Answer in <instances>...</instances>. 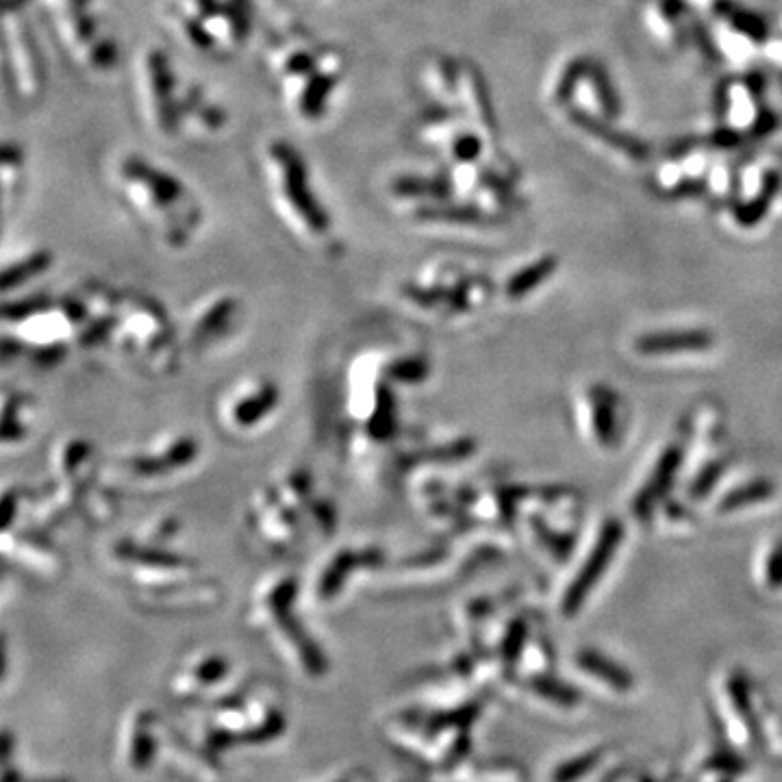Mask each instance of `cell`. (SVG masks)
Instances as JSON below:
<instances>
[{"label": "cell", "instance_id": "6da1fadb", "mask_svg": "<svg viewBox=\"0 0 782 782\" xmlns=\"http://www.w3.org/2000/svg\"><path fill=\"white\" fill-rule=\"evenodd\" d=\"M300 580L292 572H274L261 578L252 589L246 622L255 633L266 637L276 654L305 678L326 672V657L318 641L298 617Z\"/></svg>", "mask_w": 782, "mask_h": 782}, {"label": "cell", "instance_id": "7a4b0ae2", "mask_svg": "<svg viewBox=\"0 0 782 782\" xmlns=\"http://www.w3.org/2000/svg\"><path fill=\"white\" fill-rule=\"evenodd\" d=\"M109 350L148 378H170L183 359L181 335L168 309L137 289H120Z\"/></svg>", "mask_w": 782, "mask_h": 782}, {"label": "cell", "instance_id": "3957f363", "mask_svg": "<svg viewBox=\"0 0 782 782\" xmlns=\"http://www.w3.org/2000/svg\"><path fill=\"white\" fill-rule=\"evenodd\" d=\"M120 183L129 203L161 244L172 250L192 244L203 222V211L181 179L150 166L142 157H129L120 166Z\"/></svg>", "mask_w": 782, "mask_h": 782}, {"label": "cell", "instance_id": "277c9868", "mask_svg": "<svg viewBox=\"0 0 782 782\" xmlns=\"http://www.w3.org/2000/svg\"><path fill=\"white\" fill-rule=\"evenodd\" d=\"M270 170L276 203L285 222L313 250L322 255H335L339 242L333 218L315 196L302 157L289 144L274 142L270 146Z\"/></svg>", "mask_w": 782, "mask_h": 782}, {"label": "cell", "instance_id": "5b68a950", "mask_svg": "<svg viewBox=\"0 0 782 782\" xmlns=\"http://www.w3.org/2000/svg\"><path fill=\"white\" fill-rule=\"evenodd\" d=\"M203 446L194 433H168L150 441L148 446L122 454L116 472L126 483L140 487H161L192 472Z\"/></svg>", "mask_w": 782, "mask_h": 782}, {"label": "cell", "instance_id": "8992f818", "mask_svg": "<svg viewBox=\"0 0 782 782\" xmlns=\"http://www.w3.org/2000/svg\"><path fill=\"white\" fill-rule=\"evenodd\" d=\"M244 326V300L231 292L200 298L185 315L181 335L183 355L207 359L229 346Z\"/></svg>", "mask_w": 782, "mask_h": 782}, {"label": "cell", "instance_id": "52a82bcc", "mask_svg": "<svg viewBox=\"0 0 782 782\" xmlns=\"http://www.w3.org/2000/svg\"><path fill=\"white\" fill-rule=\"evenodd\" d=\"M246 526L263 550L276 557H294L311 544L307 526L300 515L289 507L274 483L259 487L250 496L246 507Z\"/></svg>", "mask_w": 782, "mask_h": 782}, {"label": "cell", "instance_id": "ba28073f", "mask_svg": "<svg viewBox=\"0 0 782 782\" xmlns=\"http://www.w3.org/2000/svg\"><path fill=\"white\" fill-rule=\"evenodd\" d=\"M281 402V385L272 378L261 374L239 378L218 398L216 422L224 435L250 437L274 418Z\"/></svg>", "mask_w": 782, "mask_h": 782}, {"label": "cell", "instance_id": "9c48e42d", "mask_svg": "<svg viewBox=\"0 0 782 782\" xmlns=\"http://www.w3.org/2000/svg\"><path fill=\"white\" fill-rule=\"evenodd\" d=\"M387 565V552L374 541H350L326 557L311 580V598L318 607L342 598L357 578L374 574Z\"/></svg>", "mask_w": 782, "mask_h": 782}, {"label": "cell", "instance_id": "30bf717a", "mask_svg": "<svg viewBox=\"0 0 782 782\" xmlns=\"http://www.w3.org/2000/svg\"><path fill=\"white\" fill-rule=\"evenodd\" d=\"M478 281L472 276L452 274L444 268L426 270L398 283L396 298L400 305L424 315H459L474 307Z\"/></svg>", "mask_w": 782, "mask_h": 782}, {"label": "cell", "instance_id": "8fae6325", "mask_svg": "<svg viewBox=\"0 0 782 782\" xmlns=\"http://www.w3.org/2000/svg\"><path fill=\"white\" fill-rule=\"evenodd\" d=\"M100 457L90 439L63 437L50 448L48 470L50 485L63 491L72 502H77L85 520V502L90 491L100 483Z\"/></svg>", "mask_w": 782, "mask_h": 782}, {"label": "cell", "instance_id": "7c38bea8", "mask_svg": "<svg viewBox=\"0 0 782 782\" xmlns=\"http://www.w3.org/2000/svg\"><path fill=\"white\" fill-rule=\"evenodd\" d=\"M272 483L289 502V507L300 515L313 541H326L335 535L339 524L335 504L318 489L309 470L289 468L276 476Z\"/></svg>", "mask_w": 782, "mask_h": 782}, {"label": "cell", "instance_id": "4fadbf2b", "mask_svg": "<svg viewBox=\"0 0 782 782\" xmlns=\"http://www.w3.org/2000/svg\"><path fill=\"white\" fill-rule=\"evenodd\" d=\"M50 535L53 533L44 531L33 522L31 526H24L18 517L16 522L3 526L5 559H14L22 570L44 578L61 574L66 561H63V554Z\"/></svg>", "mask_w": 782, "mask_h": 782}, {"label": "cell", "instance_id": "5bb4252c", "mask_svg": "<svg viewBox=\"0 0 782 782\" xmlns=\"http://www.w3.org/2000/svg\"><path fill=\"white\" fill-rule=\"evenodd\" d=\"M135 596L142 607L159 613H194L218 607L224 594L216 578L198 572L166 585L135 591Z\"/></svg>", "mask_w": 782, "mask_h": 782}, {"label": "cell", "instance_id": "9a60e30c", "mask_svg": "<svg viewBox=\"0 0 782 782\" xmlns=\"http://www.w3.org/2000/svg\"><path fill=\"white\" fill-rule=\"evenodd\" d=\"M120 763L133 774H142L153 765L161 750L159 717L140 706L131 711L120 728Z\"/></svg>", "mask_w": 782, "mask_h": 782}, {"label": "cell", "instance_id": "2e32d148", "mask_svg": "<svg viewBox=\"0 0 782 782\" xmlns=\"http://www.w3.org/2000/svg\"><path fill=\"white\" fill-rule=\"evenodd\" d=\"M622 535H624V528L617 520H607V524L602 526L594 550L589 552V557L583 563V567H580L578 576L572 580V585L567 587V594L563 598V613L567 617H572L580 611L583 602L591 594V589L600 583L604 570H607L617 548H620Z\"/></svg>", "mask_w": 782, "mask_h": 782}, {"label": "cell", "instance_id": "e0dca14e", "mask_svg": "<svg viewBox=\"0 0 782 782\" xmlns=\"http://www.w3.org/2000/svg\"><path fill=\"white\" fill-rule=\"evenodd\" d=\"M231 678V663L218 652H198L189 657L170 680V693L181 700L209 696Z\"/></svg>", "mask_w": 782, "mask_h": 782}, {"label": "cell", "instance_id": "ac0fdd59", "mask_svg": "<svg viewBox=\"0 0 782 782\" xmlns=\"http://www.w3.org/2000/svg\"><path fill=\"white\" fill-rule=\"evenodd\" d=\"M161 750L166 752L168 761L174 763L172 767L179 769V772L187 778H192L194 782H220L222 774L216 767L218 763L213 761L211 752L203 754L200 746H194L192 741L185 739L179 733H172L170 728L161 726Z\"/></svg>", "mask_w": 782, "mask_h": 782}, {"label": "cell", "instance_id": "d6986e66", "mask_svg": "<svg viewBox=\"0 0 782 782\" xmlns=\"http://www.w3.org/2000/svg\"><path fill=\"white\" fill-rule=\"evenodd\" d=\"M55 266V255L48 248H31L24 250L22 255L7 259L0 274V292L3 298L22 294L24 289L33 285L37 279Z\"/></svg>", "mask_w": 782, "mask_h": 782}, {"label": "cell", "instance_id": "ffe728a7", "mask_svg": "<svg viewBox=\"0 0 782 782\" xmlns=\"http://www.w3.org/2000/svg\"><path fill=\"white\" fill-rule=\"evenodd\" d=\"M148 81H150V92H153L155 98V109H157V118L159 126L166 133H172L179 124V116L183 113L181 105L174 100V77L170 70V63L166 55L161 50H153L148 57Z\"/></svg>", "mask_w": 782, "mask_h": 782}, {"label": "cell", "instance_id": "44dd1931", "mask_svg": "<svg viewBox=\"0 0 782 782\" xmlns=\"http://www.w3.org/2000/svg\"><path fill=\"white\" fill-rule=\"evenodd\" d=\"M680 463H683V448L680 446H670L663 452L657 468H654L648 483L643 485V489L639 491L633 502V511L637 517H641V520L643 517H648L652 509L657 507V502L667 494V489H670V485L674 483V476L680 468Z\"/></svg>", "mask_w": 782, "mask_h": 782}, {"label": "cell", "instance_id": "7402d4cb", "mask_svg": "<svg viewBox=\"0 0 782 782\" xmlns=\"http://www.w3.org/2000/svg\"><path fill=\"white\" fill-rule=\"evenodd\" d=\"M33 398L20 389H3V448L22 446L31 435Z\"/></svg>", "mask_w": 782, "mask_h": 782}, {"label": "cell", "instance_id": "603a6c76", "mask_svg": "<svg viewBox=\"0 0 782 782\" xmlns=\"http://www.w3.org/2000/svg\"><path fill=\"white\" fill-rule=\"evenodd\" d=\"M713 337L706 331H678V333H650L635 342L641 355H683V352L709 350Z\"/></svg>", "mask_w": 782, "mask_h": 782}, {"label": "cell", "instance_id": "cb8c5ba5", "mask_svg": "<svg viewBox=\"0 0 782 782\" xmlns=\"http://www.w3.org/2000/svg\"><path fill=\"white\" fill-rule=\"evenodd\" d=\"M576 663L583 667L587 674H594L602 683L611 685L617 691H630L635 685L633 674L624 670L622 665H617L609 657H604L598 650H580Z\"/></svg>", "mask_w": 782, "mask_h": 782}, {"label": "cell", "instance_id": "d4e9b609", "mask_svg": "<svg viewBox=\"0 0 782 782\" xmlns=\"http://www.w3.org/2000/svg\"><path fill=\"white\" fill-rule=\"evenodd\" d=\"M337 77H339L337 66H331L329 70H324V72L315 70L311 74V77L307 79L305 90H302V94L298 98L302 116H307V118L320 116L326 107V100H329V94L333 92V87L337 83Z\"/></svg>", "mask_w": 782, "mask_h": 782}, {"label": "cell", "instance_id": "484cf974", "mask_svg": "<svg viewBox=\"0 0 782 782\" xmlns=\"http://www.w3.org/2000/svg\"><path fill=\"white\" fill-rule=\"evenodd\" d=\"M391 196L398 200H418V203H431V200H444L448 196V185L439 179H426V176H398L391 183Z\"/></svg>", "mask_w": 782, "mask_h": 782}, {"label": "cell", "instance_id": "4316f807", "mask_svg": "<svg viewBox=\"0 0 782 782\" xmlns=\"http://www.w3.org/2000/svg\"><path fill=\"white\" fill-rule=\"evenodd\" d=\"M557 266H559L557 259L544 257V259L531 263V266H526L524 270L515 272L507 283V296L513 300L524 298L528 292H533L535 287L544 283L548 276L557 270Z\"/></svg>", "mask_w": 782, "mask_h": 782}, {"label": "cell", "instance_id": "83f0119b", "mask_svg": "<svg viewBox=\"0 0 782 782\" xmlns=\"http://www.w3.org/2000/svg\"><path fill=\"white\" fill-rule=\"evenodd\" d=\"M594 396V431L602 446H613L617 437V415H615V396L609 389L596 387L591 391Z\"/></svg>", "mask_w": 782, "mask_h": 782}, {"label": "cell", "instance_id": "f1b7e54d", "mask_svg": "<svg viewBox=\"0 0 782 782\" xmlns=\"http://www.w3.org/2000/svg\"><path fill=\"white\" fill-rule=\"evenodd\" d=\"M774 483L767 481V478H756V481H750L746 485H741L739 489L730 491L720 502V513H735L739 509L752 507L756 502L769 500L774 496Z\"/></svg>", "mask_w": 782, "mask_h": 782}, {"label": "cell", "instance_id": "f546056e", "mask_svg": "<svg viewBox=\"0 0 782 782\" xmlns=\"http://www.w3.org/2000/svg\"><path fill=\"white\" fill-rule=\"evenodd\" d=\"M728 693H730V700H733L737 713L741 715L743 724L748 726V730L752 733L754 741L761 743V730H759V724H756V715H754V709H752V702H750V689H748V683L743 680L741 676H733L728 680Z\"/></svg>", "mask_w": 782, "mask_h": 782}, {"label": "cell", "instance_id": "4dcf8cb0", "mask_svg": "<svg viewBox=\"0 0 782 782\" xmlns=\"http://www.w3.org/2000/svg\"><path fill=\"white\" fill-rule=\"evenodd\" d=\"M531 687L537 696H541L548 702L559 704V706H576L580 702V691L561 683V680H557V678L535 676L531 680Z\"/></svg>", "mask_w": 782, "mask_h": 782}, {"label": "cell", "instance_id": "1f68e13d", "mask_svg": "<svg viewBox=\"0 0 782 782\" xmlns=\"http://www.w3.org/2000/svg\"><path fill=\"white\" fill-rule=\"evenodd\" d=\"M602 754H604L602 750H594V752L580 754V756H576V759L559 765L552 772V782H578L580 778H585L591 769L598 767Z\"/></svg>", "mask_w": 782, "mask_h": 782}, {"label": "cell", "instance_id": "d6a6232c", "mask_svg": "<svg viewBox=\"0 0 782 782\" xmlns=\"http://www.w3.org/2000/svg\"><path fill=\"white\" fill-rule=\"evenodd\" d=\"M776 187H778V179H776V176H772V179H769V181L765 183L761 196H759V198H754L750 205H746V207H741V209H739L737 218H739V222H741L743 226H752V224H756V222H759V220L763 218V213L767 211L769 200L774 198Z\"/></svg>", "mask_w": 782, "mask_h": 782}, {"label": "cell", "instance_id": "836d02e7", "mask_svg": "<svg viewBox=\"0 0 782 782\" xmlns=\"http://www.w3.org/2000/svg\"><path fill=\"white\" fill-rule=\"evenodd\" d=\"M526 635H528V626L524 620H515L507 635H504L502 639V659L507 665H513L517 661V657H520V652L524 650V643H526Z\"/></svg>", "mask_w": 782, "mask_h": 782}, {"label": "cell", "instance_id": "e575fe53", "mask_svg": "<svg viewBox=\"0 0 782 782\" xmlns=\"http://www.w3.org/2000/svg\"><path fill=\"white\" fill-rule=\"evenodd\" d=\"M722 468H724L722 463H711V465H706V468L696 476V481L691 483V489H689L691 498H704L706 494H709V491L713 489V485H715L717 481H720Z\"/></svg>", "mask_w": 782, "mask_h": 782}, {"label": "cell", "instance_id": "d590c367", "mask_svg": "<svg viewBox=\"0 0 782 782\" xmlns=\"http://www.w3.org/2000/svg\"><path fill=\"white\" fill-rule=\"evenodd\" d=\"M765 583L769 589L782 587V541L772 548L765 563Z\"/></svg>", "mask_w": 782, "mask_h": 782}, {"label": "cell", "instance_id": "8d00e7d4", "mask_svg": "<svg viewBox=\"0 0 782 782\" xmlns=\"http://www.w3.org/2000/svg\"><path fill=\"white\" fill-rule=\"evenodd\" d=\"M533 526H535L537 535L544 537V544H546L554 554H559V559H565L567 554H570V550H572V539L554 537V535L548 531V528H546L544 524H539V522H533Z\"/></svg>", "mask_w": 782, "mask_h": 782}, {"label": "cell", "instance_id": "74e56055", "mask_svg": "<svg viewBox=\"0 0 782 782\" xmlns=\"http://www.w3.org/2000/svg\"><path fill=\"white\" fill-rule=\"evenodd\" d=\"M452 150L461 161H472L476 159L478 153H481V142H478L474 135H461L459 140L452 144Z\"/></svg>", "mask_w": 782, "mask_h": 782}, {"label": "cell", "instance_id": "f35d334b", "mask_svg": "<svg viewBox=\"0 0 782 782\" xmlns=\"http://www.w3.org/2000/svg\"><path fill=\"white\" fill-rule=\"evenodd\" d=\"M706 767L717 769V772H728V774H733V776H735V774H741L743 769H746V767H743V763L737 759V756L728 754V752L715 754L713 759L709 761V765H706Z\"/></svg>", "mask_w": 782, "mask_h": 782}, {"label": "cell", "instance_id": "ab89813d", "mask_svg": "<svg viewBox=\"0 0 782 782\" xmlns=\"http://www.w3.org/2000/svg\"><path fill=\"white\" fill-rule=\"evenodd\" d=\"M5 782H70L66 778H27L9 761L5 763Z\"/></svg>", "mask_w": 782, "mask_h": 782}, {"label": "cell", "instance_id": "60d3db41", "mask_svg": "<svg viewBox=\"0 0 782 782\" xmlns=\"http://www.w3.org/2000/svg\"><path fill=\"white\" fill-rule=\"evenodd\" d=\"M359 780H361L359 769L350 767V769H339V772L324 774V776H320L318 780H313V782H359Z\"/></svg>", "mask_w": 782, "mask_h": 782}]
</instances>
